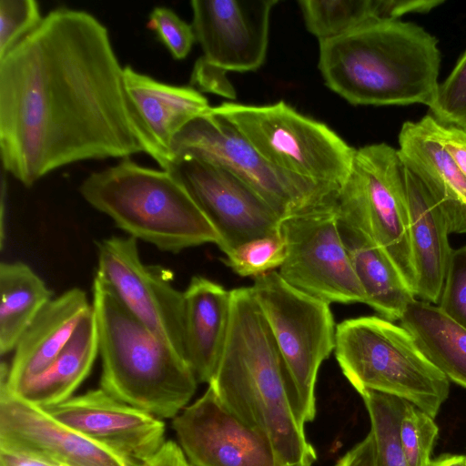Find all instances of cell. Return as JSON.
Instances as JSON below:
<instances>
[{"label":"cell","mask_w":466,"mask_h":466,"mask_svg":"<svg viewBox=\"0 0 466 466\" xmlns=\"http://www.w3.org/2000/svg\"><path fill=\"white\" fill-rule=\"evenodd\" d=\"M143 152L124 67L88 12H48L0 58L2 169L25 187L68 164Z\"/></svg>","instance_id":"obj_1"},{"label":"cell","mask_w":466,"mask_h":466,"mask_svg":"<svg viewBox=\"0 0 466 466\" xmlns=\"http://www.w3.org/2000/svg\"><path fill=\"white\" fill-rule=\"evenodd\" d=\"M229 325L208 383L221 401L265 434L284 466H313L295 392L268 321L251 288L230 290Z\"/></svg>","instance_id":"obj_2"},{"label":"cell","mask_w":466,"mask_h":466,"mask_svg":"<svg viewBox=\"0 0 466 466\" xmlns=\"http://www.w3.org/2000/svg\"><path fill=\"white\" fill-rule=\"evenodd\" d=\"M326 86L352 105L430 106L439 87L438 39L400 19H374L319 41Z\"/></svg>","instance_id":"obj_3"},{"label":"cell","mask_w":466,"mask_h":466,"mask_svg":"<svg viewBox=\"0 0 466 466\" xmlns=\"http://www.w3.org/2000/svg\"><path fill=\"white\" fill-rule=\"evenodd\" d=\"M92 308L102 360L101 388L157 418H175L197 389L187 361L136 319L97 275Z\"/></svg>","instance_id":"obj_4"},{"label":"cell","mask_w":466,"mask_h":466,"mask_svg":"<svg viewBox=\"0 0 466 466\" xmlns=\"http://www.w3.org/2000/svg\"><path fill=\"white\" fill-rule=\"evenodd\" d=\"M83 198L117 228L161 251L178 253L219 237L182 184L167 170L130 157L91 173L79 187Z\"/></svg>","instance_id":"obj_5"},{"label":"cell","mask_w":466,"mask_h":466,"mask_svg":"<svg viewBox=\"0 0 466 466\" xmlns=\"http://www.w3.org/2000/svg\"><path fill=\"white\" fill-rule=\"evenodd\" d=\"M336 360L360 394L377 391L404 400L435 418L449 396L450 380L401 325L378 316L336 326Z\"/></svg>","instance_id":"obj_6"},{"label":"cell","mask_w":466,"mask_h":466,"mask_svg":"<svg viewBox=\"0 0 466 466\" xmlns=\"http://www.w3.org/2000/svg\"><path fill=\"white\" fill-rule=\"evenodd\" d=\"M210 113L232 125L280 170L336 188L351 172L356 149L325 124L283 101L267 106L227 102Z\"/></svg>","instance_id":"obj_7"},{"label":"cell","mask_w":466,"mask_h":466,"mask_svg":"<svg viewBox=\"0 0 466 466\" xmlns=\"http://www.w3.org/2000/svg\"><path fill=\"white\" fill-rule=\"evenodd\" d=\"M336 208L339 218L360 228L387 251L414 293L405 167L398 149L385 143L356 149Z\"/></svg>","instance_id":"obj_8"},{"label":"cell","mask_w":466,"mask_h":466,"mask_svg":"<svg viewBox=\"0 0 466 466\" xmlns=\"http://www.w3.org/2000/svg\"><path fill=\"white\" fill-rule=\"evenodd\" d=\"M286 365L303 421L316 415L319 369L335 349L329 304L288 284L277 271L254 278L250 287Z\"/></svg>","instance_id":"obj_9"},{"label":"cell","mask_w":466,"mask_h":466,"mask_svg":"<svg viewBox=\"0 0 466 466\" xmlns=\"http://www.w3.org/2000/svg\"><path fill=\"white\" fill-rule=\"evenodd\" d=\"M172 156L173 163L189 157L228 170L256 191L282 219L335 200L340 188L277 168L232 125L210 110L188 122L175 136Z\"/></svg>","instance_id":"obj_10"},{"label":"cell","mask_w":466,"mask_h":466,"mask_svg":"<svg viewBox=\"0 0 466 466\" xmlns=\"http://www.w3.org/2000/svg\"><path fill=\"white\" fill-rule=\"evenodd\" d=\"M336 205L337 198L281 220L286 258L279 274L293 288L329 304L365 303L339 230Z\"/></svg>","instance_id":"obj_11"},{"label":"cell","mask_w":466,"mask_h":466,"mask_svg":"<svg viewBox=\"0 0 466 466\" xmlns=\"http://www.w3.org/2000/svg\"><path fill=\"white\" fill-rule=\"evenodd\" d=\"M96 247V275L136 319L186 360L184 293L172 286L171 273L144 264L132 237L113 236Z\"/></svg>","instance_id":"obj_12"},{"label":"cell","mask_w":466,"mask_h":466,"mask_svg":"<svg viewBox=\"0 0 466 466\" xmlns=\"http://www.w3.org/2000/svg\"><path fill=\"white\" fill-rule=\"evenodd\" d=\"M186 188L219 237L228 255L253 239L280 234L282 218L248 185L228 170L185 157L167 169Z\"/></svg>","instance_id":"obj_13"},{"label":"cell","mask_w":466,"mask_h":466,"mask_svg":"<svg viewBox=\"0 0 466 466\" xmlns=\"http://www.w3.org/2000/svg\"><path fill=\"white\" fill-rule=\"evenodd\" d=\"M192 466H284L270 441L232 412L208 385L173 420Z\"/></svg>","instance_id":"obj_14"},{"label":"cell","mask_w":466,"mask_h":466,"mask_svg":"<svg viewBox=\"0 0 466 466\" xmlns=\"http://www.w3.org/2000/svg\"><path fill=\"white\" fill-rule=\"evenodd\" d=\"M278 0H193L192 27L204 63L226 75L264 63L271 11Z\"/></svg>","instance_id":"obj_15"},{"label":"cell","mask_w":466,"mask_h":466,"mask_svg":"<svg viewBox=\"0 0 466 466\" xmlns=\"http://www.w3.org/2000/svg\"><path fill=\"white\" fill-rule=\"evenodd\" d=\"M55 420L142 466L163 445L165 424L102 388L42 408Z\"/></svg>","instance_id":"obj_16"},{"label":"cell","mask_w":466,"mask_h":466,"mask_svg":"<svg viewBox=\"0 0 466 466\" xmlns=\"http://www.w3.org/2000/svg\"><path fill=\"white\" fill-rule=\"evenodd\" d=\"M0 448L59 466H137L5 390H0Z\"/></svg>","instance_id":"obj_17"},{"label":"cell","mask_w":466,"mask_h":466,"mask_svg":"<svg viewBox=\"0 0 466 466\" xmlns=\"http://www.w3.org/2000/svg\"><path fill=\"white\" fill-rule=\"evenodd\" d=\"M124 83L143 152L167 170L173 164L175 136L188 122L208 113L211 106L196 88L162 83L130 66L124 67Z\"/></svg>","instance_id":"obj_18"},{"label":"cell","mask_w":466,"mask_h":466,"mask_svg":"<svg viewBox=\"0 0 466 466\" xmlns=\"http://www.w3.org/2000/svg\"><path fill=\"white\" fill-rule=\"evenodd\" d=\"M91 309L86 292L78 288L70 289L52 299L18 340L11 364L2 361L0 390L12 393L44 372Z\"/></svg>","instance_id":"obj_19"},{"label":"cell","mask_w":466,"mask_h":466,"mask_svg":"<svg viewBox=\"0 0 466 466\" xmlns=\"http://www.w3.org/2000/svg\"><path fill=\"white\" fill-rule=\"evenodd\" d=\"M405 184L415 297L438 305L453 250L448 239L451 233L440 207L407 167Z\"/></svg>","instance_id":"obj_20"},{"label":"cell","mask_w":466,"mask_h":466,"mask_svg":"<svg viewBox=\"0 0 466 466\" xmlns=\"http://www.w3.org/2000/svg\"><path fill=\"white\" fill-rule=\"evenodd\" d=\"M399 155L440 207L450 233L466 234V178L442 144L419 121H406Z\"/></svg>","instance_id":"obj_21"},{"label":"cell","mask_w":466,"mask_h":466,"mask_svg":"<svg viewBox=\"0 0 466 466\" xmlns=\"http://www.w3.org/2000/svg\"><path fill=\"white\" fill-rule=\"evenodd\" d=\"M184 293L185 357L198 382L209 383L227 339L231 294L202 276H194Z\"/></svg>","instance_id":"obj_22"},{"label":"cell","mask_w":466,"mask_h":466,"mask_svg":"<svg viewBox=\"0 0 466 466\" xmlns=\"http://www.w3.org/2000/svg\"><path fill=\"white\" fill-rule=\"evenodd\" d=\"M338 225L364 291L365 304L386 319L400 320L416 297L398 267L387 251L360 228L339 217Z\"/></svg>","instance_id":"obj_23"},{"label":"cell","mask_w":466,"mask_h":466,"mask_svg":"<svg viewBox=\"0 0 466 466\" xmlns=\"http://www.w3.org/2000/svg\"><path fill=\"white\" fill-rule=\"evenodd\" d=\"M98 353L97 328L92 308L83 316L52 364L14 392H8L40 408L60 403L71 398L88 376Z\"/></svg>","instance_id":"obj_24"},{"label":"cell","mask_w":466,"mask_h":466,"mask_svg":"<svg viewBox=\"0 0 466 466\" xmlns=\"http://www.w3.org/2000/svg\"><path fill=\"white\" fill-rule=\"evenodd\" d=\"M400 321L428 360L449 380L466 389V328L438 305L418 299Z\"/></svg>","instance_id":"obj_25"},{"label":"cell","mask_w":466,"mask_h":466,"mask_svg":"<svg viewBox=\"0 0 466 466\" xmlns=\"http://www.w3.org/2000/svg\"><path fill=\"white\" fill-rule=\"evenodd\" d=\"M0 353L14 350L39 311L53 299L45 281L22 261L0 264Z\"/></svg>","instance_id":"obj_26"},{"label":"cell","mask_w":466,"mask_h":466,"mask_svg":"<svg viewBox=\"0 0 466 466\" xmlns=\"http://www.w3.org/2000/svg\"><path fill=\"white\" fill-rule=\"evenodd\" d=\"M298 3L307 29L319 41L342 35L380 19L377 0H300Z\"/></svg>","instance_id":"obj_27"},{"label":"cell","mask_w":466,"mask_h":466,"mask_svg":"<svg viewBox=\"0 0 466 466\" xmlns=\"http://www.w3.org/2000/svg\"><path fill=\"white\" fill-rule=\"evenodd\" d=\"M370 420L378 454L379 466H407L399 442V423L404 400L366 390L360 394Z\"/></svg>","instance_id":"obj_28"},{"label":"cell","mask_w":466,"mask_h":466,"mask_svg":"<svg viewBox=\"0 0 466 466\" xmlns=\"http://www.w3.org/2000/svg\"><path fill=\"white\" fill-rule=\"evenodd\" d=\"M439 428L434 418L404 401L399 423V442L407 466H427Z\"/></svg>","instance_id":"obj_29"},{"label":"cell","mask_w":466,"mask_h":466,"mask_svg":"<svg viewBox=\"0 0 466 466\" xmlns=\"http://www.w3.org/2000/svg\"><path fill=\"white\" fill-rule=\"evenodd\" d=\"M286 258L281 234L250 240L226 255L222 261L241 277H258L280 268Z\"/></svg>","instance_id":"obj_30"},{"label":"cell","mask_w":466,"mask_h":466,"mask_svg":"<svg viewBox=\"0 0 466 466\" xmlns=\"http://www.w3.org/2000/svg\"><path fill=\"white\" fill-rule=\"evenodd\" d=\"M429 108L438 122L466 131V52L439 85Z\"/></svg>","instance_id":"obj_31"},{"label":"cell","mask_w":466,"mask_h":466,"mask_svg":"<svg viewBox=\"0 0 466 466\" xmlns=\"http://www.w3.org/2000/svg\"><path fill=\"white\" fill-rule=\"evenodd\" d=\"M40 7L35 0L0 1V58L41 23Z\"/></svg>","instance_id":"obj_32"},{"label":"cell","mask_w":466,"mask_h":466,"mask_svg":"<svg viewBox=\"0 0 466 466\" xmlns=\"http://www.w3.org/2000/svg\"><path fill=\"white\" fill-rule=\"evenodd\" d=\"M147 27L156 32L175 59H184L196 41L192 25L168 7H155L149 14Z\"/></svg>","instance_id":"obj_33"},{"label":"cell","mask_w":466,"mask_h":466,"mask_svg":"<svg viewBox=\"0 0 466 466\" xmlns=\"http://www.w3.org/2000/svg\"><path fill=\"white\" fill-rule=\"evenodd\" d=\"M438 306L466 328V246L452 250Z\"/></svg>","instance_id":"obj_34"},{"label":"cell","mask_w":466,"mask_h":466,"mask_svg":"<svg viewBox=\"0 0 466 466\" xmlns=\"http://www.w3.org/2000/svg\"><path fill=\"white\" fill-rule=\"evenodd\" d=\"M420 121L442 144L466 178V131L441 124L430 115Z\"/></svg>","instance_id":"obj_35"},{"label":"cell","mask_w":466,"mask_h":466,"mask_svg":"<svg viewBox=\"0 0 466 466\" xmlns=\"http://www.w3.org/2000/svg\"><path fill=\"white\" fill-rule=\"evenodd\" d=\"M191 85L204 92H210L228 98H235L236 93L225 74L204 63L200 58L195 63Z\"/></svg>","instance_id":"obj_36"},{"label":"cell","mask_w":466,"mask_h":466,"mask_svg":"<svg viewBox=\"0 0 466 466\" xmlns=\"http://www.w3.org/2000/svg\"><path fill=\"white\" fill-rule=\"evenodd\" d=\"M335 466H379L377 447L372 432L370 431L368 435L343 455Z\"/></svg>","instance_id":"obj_37"},{"label":"cell","mask_w":466,"mask_h":466,"mask_svg":"<svg viewBox=\"0 0 466 466\" xmlns=\"http://www.w3.org/2000/svg\"><path fill=\"white\" fill-rule=\"evenodd\" d=\"M142 466H191V464L182 448L173 441H167Z\"/></svg>","instance_id":"obj_38"},{"label":"cell","mask_w":466,"mask_h":466,"mask_svg":"<svg viewBox=\"0 0 466 466\" xmlns=\"http://www.w3.org/2000/svg\"><path fill=\"white\" fill-rule=\"evenodd\" d=\"M0 466H59L28 453L0 448Z\"/></svg>","instance_id":"obj_39"},{"label":"cell","mask_w":466,"mask_h":466,"mask_svg":"<svg viewBox=\"0 0 466 466\" xmlns=\"http://www.w3.org/2000/svg\"><path fill=\"white\" fill-rule=\"evenodd\" d=\"M427 466H466V455H443L431 460Z\"/></svg>","instance_id":"obj_40"}]
</instances>
